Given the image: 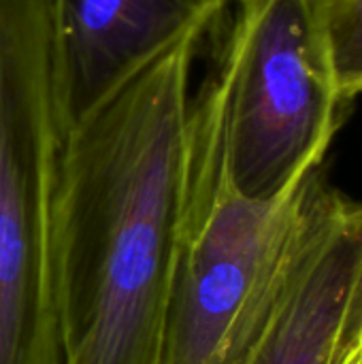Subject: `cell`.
Instances as JSON below:
<instances>
[{"instance_id": "obj_1", "label": "cell", "mask_w": 362, "mask_h": 364, "mask_svg": "<svg viewBox=\"0 0 362 364\" xmlns=\"http://www.w3.org/2000/svg\"><path fill=\"white\" fill-rule=\"evenodd\" d=\"M207 36L181 41L64 134L55 196L62 364H160L192 70Z\"/></svg>"}, {"instance_id": "obj_2", "label": "cell", "mask_w": 362, "mask_h": 364, "mask_svg": "<svg viewBox=\"0 0 362 364\" xmlns=\"http://www.w3.org/2000/svg\"><path fill=\"white\" fill-rule=\"evenodd\" d=\"M309 175L273 198L235 188L224 156L222 90L211 68L194 87L160 364H237L297 239Z\"/></svg>"}, {"instance_id": "obj_3", "label": "cell", "mask_w": 362, "mask_h": 364, "mask_svg": "<svg viewBox=\"0 0 362 364\" xmlns=\"http://www.w3.org/2000/svg\"><path fill=\"white\" fill-rule=\"evenodd\" d=\"M51 0H0V364H62Z\"/></svg>"}, {"instance_id": "obj_4", "label": "cell", "mask_w": 362, "mask_h": 364, "mask_svg": "<svg viewBox=\"0 0 362 364\" xmlns=\"http://www.w3.org/2000/svg\"><path fill=\"white\" fill-rule=\"evenodd\" d=\"M215 73L228 175L273 198L320 168L352 105L337 94L320 0H235Z\"/></svg>"}, {"instance_id": "obj_5", "label": "cell", "mask_w": 362, "mask_h": 364, "mask_svg": "<svg viewBox=\"0 0 362 364\" xmlns=\"http://www.w3.org/2000/svg\"><path fill=\"white\" fill-rule=\"evenodd\" d=\"M362 260V203L316 168L275 292L237 364H341L339 339Z\"/></svg>"}, {"instance_id": "obj_6", "label": "cell", "mask_w": 362, "mask_h": 364, "mask_svg": "<svg viewBox=\"0 0 362 364\" xmlns=\"http://www.w3.org/2000/svg\"><path fill=\"white\" fill-rule=\"evenodd\" d=\"M235 0H51L60 122L85 119L181 41L209 34Z\"/></svg>"}, {"instance_id": "obj_7", "label": "cell", "mask_w": 362, "mask_h": 364, "mask_svg": "<svg viewBox=\"0 0 362 364\" xmlns=\"http://www.w3.org/2000/svg\"><path fill=\"white\" fill-rule=\"evenodd\" d=\"M329 60L344 102L362 94V0H320Z\"/></svg>"}, {"instance_id": "obj_8", "label": "cell", "mask_w": 362, "mask_h": 364, "mask_svg": "<svg viewBox=\"0 0 362 364\" xmlns=\"http://www.w3.org/2000/svg\"><path fill=\"white\" fill-rule=\"evenodd\" d=\"M362 339V260L354 279V288L350 294V303H348V314L344 320V328H341V339H339V363L361 343Z\"/></svg>"}, {"instance_id": "obj_9", "label": "cell", "mask_w": 362, "mask_h": 364, "mask_svg": "<svg viewBox=\"0 0 362 364\" xmlns=\"http://www.w3.org/2000/svg\"><path fill=\"white\" fill-rule=\"evenodd\" d=\"M361 343H362V339H361ZM361 343H358V346H356V348H354V350H352V352H350V354L344 358V363L341 364H356V358H358V350H361Z\"/></svg>"}, {"instance_id": "obj_10", "label": "cell", "mask_w": 362, "mask_h": 364, "mask_svg": "<svg viewBox=\"0 0 362 364\" xmlns=\"http://www.w3.org/2000/svg\"><path fill=\"white\" fill-rule=\"evenodd\" d=\"M356 364H362V343H361V350H358V358H356Z\"/></svg>"}]
</instances>
